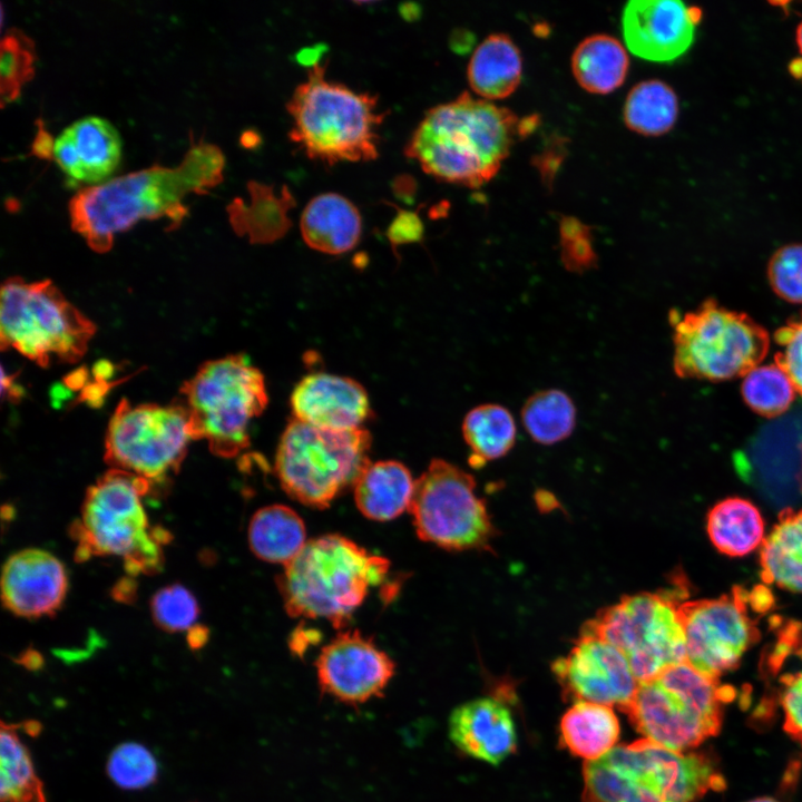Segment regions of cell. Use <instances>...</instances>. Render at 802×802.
Returning <instances> with one entry per match:
<instances>
[{"mask_svg": "<svg viewBox=\"0 0 802 802\" xmlns=\"http://www.w3.org/2000/svg\"><path fill=\"white\" fill-rule=\"evenodd\" d=\"M225 159L215 145L192 143L179 165H155L79 189L69 202L71 227L98 253L115 235L140 219L168 218L177 226L187 215L183 199L205 194L223 180Z\"/></svg>", "mask_w": 802, "mask_h": 802, "instance_id": "cell-1", "label": "cell"}, {"mask_svg": "<svg viewBox=\"0 0 802 802\" xmlns=\"http://www.w3.org/2000/svg\"><path fill=\"white\" fill-rule=\"evenodd\" d=\"M530 126L510 109L463 91L426 113L404 154L439 180L479 187L495 177Z\"/></svg>", "mask_w": 802, "mask_h": 802, "instance_id": "cell-2", "label": "cell"}, {"mask_svg": "<svg viewBox=\"0 0 802 802\" xmlns=\"http://www.w3.org/2000/svg\"><path fill=\"white\" fill-rule=\"evenodd\" d=\"M584 802H697L726 783L712 757L647 739L615 746L583 769Z\"/></svg>", "mask_w": 802, "mask_h": 802, "instance_id": "cell-3", "label": "cell"}, {"mask_svg": "<svg viewBox=\"0 0 802 802\" xmlns=\"http://www.w3.org/2000/svg\"><path fill=\"white\" fill-rule=\"evenodd\" d=\"M389 566L351 539L329 534L307 540L276 583L291 617L323 618L341 629L369 590L384 581Z\"/></svg>", "mask_w": 802, "mask_h": 802, "instance_id": "cell-4", "label": "cell"}, {"mask_svg": "<svg viewBox=\"0 0 802 802\" xmlns=\"http://www.w3.org/2000/svg\"><path fill=\"white\" fill-rule=\"evenodd\" d=\"M327 62L309 70L286 104L291 141L310 159L329 166L379 156V128L387 117L378 97L325 78Z\"/></svg>", "mask_w": 802, "mask_h": 802, "instance_id": "cell-5", "label": "cell"}, {"mask_svg": "<svg viewBox=\"0 0 802 802\" xmlns=\"http://www.w3.org/2000/svg\"><path fill=\"white\" fill-rule=\"evenodd\" d=\"M150 489L148 480L114 468L90 486L71 527L77 559L118 556L131 576L159 571L169 532L149 525L143 497Z\"/></svg>", "mask_w": 802, "mask_h": 802, "instance_id": "cell-6", "label": "cell"}, {"mask_svg": "<svg viewBox=\"0 0 802 802\" xmlns=\"http://www.w3.org/2000/svg\"><path fill=\"white\" fill-rule=\"evenodd\" d=\"M733 696L732 687L683 662L639 682L623 712L644 739L687 752L720 732Z\"/></svg>", "mask_w": 802, "mask_h": 802, "instance_id": "cell-7", "label": "cell"}, {"mask_svg": "<svg viewBox=\"0 0 802 802\" xmlns=\"http://www.w3.org/2000/svg\"><path fill=\"white\" fill-rule=\"evenodd\" d=\"M193 440L215 456L233 458L250 446L248 428L268 402L262 372L245 356L207 361L180 388Z\"/></svg>", "mask_w": 802, "mask_h": 802, "instance_id": "cell-8", "label": "cell"}, {"mask_svg": "<svg viewBox=\"0 0 802 802\" xmlns=\"http://www.w3.org/2000/svg\"><path fill=\"white\" fill-rule=\"evenodd\" d=\"M96 332L95 324L49 280L8 278L1 286V348L13 349L41 366L76 362Z\"/></svg>", "mask_w": 802, "mask_h": 802, "instance_id": "cell-9", "label": "cell"}, {"mask_svg": "<svg viewBox=\"0 0 802 802\" xmlns=\"http://www.w3.org/2000/svg\"><path fill=\"white\" fill-rule=\"evenodd\" d=\"M370 446L365 429H326L293 418L277 446L276 475L288 496L323 509L354 485L370 462Z\"/></svg>", "mask_w": 802, "mask_h": 802, "instance_id": "cell-10", "label": "cell"}, {"mask_svg": "<svg viewBox=\"0 0 802 802\" xmlns=\"http://www.w3.org/2000/svg\"><path fill=\"white\" fill-rule=\"evenodd\" d=\"M675 373L684 379L724 381L746 375L765 358L770 338L747 314L713 299L683 315L672 312Z\"/></svg>", "mask_w": 802, "mask_h": 802, "instance_id": "cell-11", "label": "cell"}, {"mask_svg": "<svg viewBox=\"0 0 802 802\" xmlns=\"http://www.w3.org/2000/svg\"><path fill=\"white\" fill-rule=\"evenodd\" d=\"M682 602L672 590L638 593L604 608L585 627L626 657L638 682L686 661Z\"/></svg>", "mask_w": 802, "mask_h": 802, "instance_id": "cell-12", "label": "cell"}, {"mask_svg": "<svg viewBox=\"0 0 802 802\" xmlns=\"http://www.w3.org/2000/svg\"><path fill=\"white\" fill-rule=\"evenodd\" d=\"M773 604L772 594L762 586L751 590L740 586L717 598L682 602L685 662L713 678L734 669L760 639L759 620Z\"/></svg>", "mask_w": 802, "mask_h": 802, "instance_id": "cell-13", "label": "cell"}, {"mask_svg": "<svg viewBox=\"0 0 802 802\" xmlns=\"http://www.w3.org/2000/svg\"><path fill=\"white\" fill-rule=\"evenodd\" d=\"M409 511L418 537L448 550L489 549L495 535L475 478L442 459L415 480Z\"/></svg>", "mask_w": 802, "mask_h": 802, "instance_id": "cell-14", "label": "cell"}, {"mask_svg": "<svg viewBox=\"0 0 802 802\" xmlns=\"http://www.w3.org/2000/svg\"><path fill=\"white\" fill-rule=\"evenodd\" d=\"M190 440L188 414L179 402L131 405L124 399L107 427L105 460L114 469L160 482L178 471Z\"/></svg>", "mask_w": 802, "mask_h": 802, "instance_id": "cell-15", "label": "cell"}, {"mask_svg": "<svg viewBox=\"0 0 802 802\" xmlns=\"http://www.w3.org/2000/svg\"><path fill=\"white\" fill-rule=\"evenodd\" d=\"M552 673L567 701L617 706L620 711L630 703L639 683L620 651L585 626L568 654L554 662Z\"/></svg>", "mask_w": 802, "mask_h": 802, "instance_id": "cell-16", "label": "cell"}, {"mask_svg": "<svg viewBox=\"0 0 802 802\" xmlns=\"http://www.w3.org/2000/svg\"><path fill=\"white\" fill-rule=\"evenodd\" d=\"M315 667L322 693L353 706L382 696L395 673L393 659L356 629L326 644Z\"/></svg>", "mask_w": 802, "mask_h": 802, "instance_id": "cell-17", "label": "cell"}, {"mask_svg": "<svg viewBox=\"0 0 802 802\" xmlns=\"http://www.w3.org/2000/svg\"><path fill=\"white\" fill-rule=\"evenodd\" d=\"M702 10L679 0H630L622 14L628 50L654 62H668L692 46Z\"/></svg>", "mask_w": 802, "mask_h": 802, "instance_id": "cell-18", "label": "cell"}, {"mask_svg": "<svg viewBox=\"0 0 802 802\" xmlns=\"http://www.w3.org/2000/svg\"><path fill=\"white\" fill-rule=\"evenodd\" d=\"M65 565L52 554L27 548L12 554L1 575V599L13 615L36 619L52 616L68 591Z\"/></svg>", "mask_w": 802, "mask_h": 802, "instance_id": "cell-19", "label": "cell"}, {"mask_svg": "<svg viewBox=\"0 0 802 802\" xmlns=\"http://www.w3.org/2000/svg\"><path fill=\"white\" fill-rule=\"evenodd\" d=\"M290 403L295 419L334 430L362 428L371 414L368 393L359 382L324 372L305 375Z\"/></svg>", "mask_w": 802, "mask_h": 802, "instance_id": "cell-20", "label": "cell"}, {"mask_svg": "<svg viewBox=\"0 0 802 802\" xmlns=\"http://www.w3.org/2000/svg\"><path fill=\"white\" fill-rule=\"evenodd\" d=\"M452 743L463 754L497 765L515 752L517 733L509 708L492 697L457 706L448 723Z\"/></svg>", "mask_w": 802, "mask_h": 802, "instance_id": "cell-21", "label": "cell"}, {"mask_svg": "<svg viewBox=\"0 0 802 802\" xmlns=\"http://www.w3.org/2000/svg\"><path fill=\"white\" fill-rule=\"evenodd\" d=\"M773 639L762 653L761 671L774 685L784 731L802 746V623L773 617Z\"/></svg>", "mask_w": 802, "mask_h": 802, "instance_id": "cell-22", "label": "cell"}, {"mask_svg": "<svg viewBox=\"0 0 802 802\" xmlns=\"http://www.w3.org/2000/svg\"><path fill=\"white\" fill-rule=\"evenodd\" d=\"M300 228L311 248L326 254H342L358 244L362 219L350 199L336 193H324L307 203Z\"/></svg>", "mask_w": 802, "mask_h": 802, "instance_id": "cell-23", "label": "cell"}, {"mask_svg": "<svg viewBox=\"0 0 802 802\" xmlns=\"http://www.w3.org/2000/svg\"><path fill=\"white\" fill-rule=\"evenodd\" d=\"M415 481L401 462H369L353 485L358 509L366 518L387 521L409 510Z\"/></svg>", "mask_w": 802, "mask_h": 802, "instance_id": "cell-24", "label": "cell"}, {"mask_svg": "<svg viewBox=\"0 0 802 802\" xmlns=\"http://www.w3.org/2000/svg\"><path fill=\"white\" fill-rule=\"evenodd\" d=\"M251 200L236 198L227 208L231 224L238 235H247L252 243H271L281 238L291 227L288 211L295 199L283 186L278 194L270 185L248 183Z\"/></svg>", "mask_w": 802, "mask_h": 802, "instance_id": "cell-25", "label": "cell"}, {"mask_svg": "<svg viewBox=\"0 0 802 802\" xmlns=\"http://www.w3.org/2000/svg\"><path fill=\"white\" fill-rule=\"evenodd\" d=\"M764 583L802 593V509L784 508L760 548Z\"/></svg>", "mask_w": 802, "mask_h": 802, "instance_id": "cell-26", "label": "cell"}, {"mask_svg": "<svg viewBox=\"0 0 802 802\" xmlns=\"http://www.w3.org/2000/svg\"><path fill=\"white\" fill-rule=\"evenodd\" d=\"M467 75L471 89L480 97L506 98L521 81L520 51L507 35H490L473 51Z\"/></svg>", "mask_w": 802, "mask_h": 802, "instance_id": "cell-27", "label": "cell"}, {"mask_svg": "<svg viewBox=\"0 0 802 802\" xmlns=\"http://www.w3.org/2000/svg\"><path fill=\"white\" fill-rule=\"evenodd\" d=\"M559 733L573 755L595 761L615 747L620 727L612 706L577 702L563 715Z\"/></svg>", "mask_w": 802, "mask_h": 802, "instance_id": "cell-28", "label": "cell"}, {"mask_svg": "<svg viewBox=\"0 0 802 802\" xmlns=\"http://www.w3.org/2000/svg\"><path fill=\"white\" fill-rule=\"evenodd\" d=\"M306 542L303 520L287 506L263 507L250 521V548L264 561L286 566L301 552Z\"/></svg>", "mask_w": 802, "mask_h": 802, "instance_id": "cell-29", "label": "cell"}, {"mask_svg": "<svg viewBox=\"0 0 802 802\" xmlns=\"http://www.w3.org/2000/svg\"><path fill=\"white\" fill-rule=\"evenodd\" d=\"M629 59L623 45L609 35H593L578 43L571 56V71L588 92L606 95L623 85Z\"/></svg>", "mask_w": 802, "mask_h": 802, "instance_id": "cell-30", "label": "cell"}, {"mask_svg": "<svg viewBox=\"0 0 802 802\" xmlns=\"http://www.w3.org/2000/svg\"><path fill=\"white\" fill-rule=\"evenodd\" d=\"M706 530L713 546L731 557L754 551L761 547L765 537L759 509L751 501L739 497L721 500L710 510Z\"/></svg>", "mask_w": 802, "mask_h": 802, "instance_id": "cell-31", "label": "cell"}, {"mask_svg": "<svg viewBox=\"0 0 802 802\" xmlns=\"http://www.w3.org/2000/svg\"><path fill=\"white\" fill-rule=\"evenodd\" d=\"M516 432L512 414L497 403L475 407L462 422V436L471 450L475 466L507 454L516 442Z\"/></svg>", "mask_w": 802, "mask_h": 802, "instance_id": "cell-32", "label": "cell"}, {"mask_svg": "<svg viewBox=\"0 0 802 802\" xmlns=\"http://www.w3.org/2000/svg\"><path fill=\"white\" fill-rule=\"evenodd\" d=\"M75 141L84 170V182L104 183L121 158V139L106 119L87 116L67 127Z\"/></svg>", "mask_w": 802, "mask_h": 802, "instance_id": "cell-33", "label": "cell"}, {"mask_svg": "<svg viewBox=\"0 0 802 802\" xmlns=\"http://www.w3.org/2000/svg\"><path fill=\"white\" fill-rule=\"evenodd\" d=\"M678 116L675 91L662 80H645L634 86L624 105L625 125L644 136L668 133Z\"/></svg>", "mask_w": 802, "mask_h": 802, "instance_id": "cell-34", "label": "cell"}, {"mask_svg": "<svg viewBox=\"0 0 802 802\" xmlns=\"http://www.w3.org/2000/svg\"><path fill=\"white\" fill-rule=\"evenodd\" d=\"M20 726L1 722L0 801L47 802L43 784L36 774L28 749L18 735Z\"/></svg>", "mask_w": 802, "mask_h": 802, "instance_id": "cell-35", "label": "cell"}, {"mask_svg": "<svg viewBox=\"0 0 802 802\" xmlns=\"http://www.w3.org/2000/svg\"><path fill=\"white\" fill-rule=\"evenodd\" d=\"M521 422L537 443L554 444L573 433L576 427V407L571 398L561 390H541L525 401Z\"/></svg>", "mask_w": 802, "mask_h": 802, "instance_id": "cell-36", "label": "cell"}, {"mask_svg": "<svg viewBox=\"0 0 802 802\" xmlns=\"http://www.w3.org/2000/svg\"><path fill=\"white\" fill-rule=\"evenodd\" d=\"M741 391L746 404L766 418L784 413L795 394L790 379L775 363L751 370L744 375Z\"/></svg>", "mask_w": 802, "mask_h": 802, "instance_id": "cell-37", "label": "cell"}, {"mask_svg": "<svg viewBox=\"0 0 802 802\" xmlns=\"http://www.w3.org/2000/svg\"><path fill=\"white\" fill-rule=\"evenodd\" d=\"M106 771L124 790H141L157 781L158 764L153 753L137 742H124L109 754Z\"/></svg>", "mask_w": 802, "mask_h": 802, "instance_id": "cell-38", "label": "cell"}, {"mask_svg": "<svg viewBox=\"0 0 802 802\" xmlns=\"http://www.w3.org/2000/svg\"><path fill=\"white\" fill-rule=\"evenodd\" d=\"M154 623L164 632L190 630L199 616V606L194 594L180 584L158 589L150 599Z\"/></svg>", "mask_w": 802, "mask_h": 802, "instance_id": "cell-39", "label": "cell"}, {"mask_svg": "<svg viewBox=\"0 0 802 802\" xmlns=\"http://www.w3.org/2000/svg\"><path fill=\"white\" fill-rule=\"evenodd\" d=\"M35 49L32 41L20 31L12 30L1 42V99L2 105L13 101L21 87L33 75Z\"/></svg>", "mask_w": 802, "mask_h": 802, "instance_id": "cell-40", "label": "cell"}, {"mask_svg": "<svg viewBox=\"0 0 802 802\" xmlns=\"http://www.w3.org/2000/svg\"><path fill=\"white\" fill-rule=\"evenodd\" d=\"M767 278L780 297L802 303V244L780 247L767 264Z\"/></svg>", "mask_w": 802, "mask_h": 802, "instance_id": "cell-41", "label": "cell"}, {"mask_svg": "<svg viewBox=\"0 0 802 802\" xmlns=\"http://www.w3.org/2000/svg\"><path fill=\"white\" fill-rule=\"evenodd\" d=\"M561 258L565 266L583 272L596 262L589 227L575 217H564L559 225Z\"/></svg>", "mask_w": 802, "mask_h": 802, "instance_id": "cell-42", "label": "cell"}, {"mask_svg": "<svg viewBox=\"0 0 802 802\" xmlns=\"http://www.w3.org/2000/svg\"><path fill=\"white\" fill-rule=\"evenodd\" d=\"M774 340L780 346L774 362L788 375L795 392L802 395V313L780 327Z\"/></svg>", "mask_w": 802, "mask_h": 802, "instance_id": "cell-43", "label": "cell"}, {"mask_svg": "<svg viewBox=\"0 0 802 802\" xmlns=\"http://www.w3.org/2000/svg\"><path fill=\"white\" fill-rule=\"evenodd\" d=\"M52 158L72 179L84 182V170L72 136L68 128L53 141Z\"/></svg>", "mask_w": 802, "mask_h": 802, "instance_id": "cell-44", "label": "cell"}, {"mask_svg": "<svg viewBox=\"0 0 802 802\" xmlns=\"http://www.w3.org/2000/svg\"><path fill=\"white\" fill-rule=\"evenodd\" d=\"M423 227L415 213L399 211L388 229V236L394 244L414 242L421 238Z\"/></svg>", "mask_w": 802, "mask_h": 802, "instance_id": "cell-45", "label": "cell"}, {"mask_svg": "<svg viewBox=\"0 0 802 802\" xmlns=\"http://www.w3.org/2000/svg\"><path fill=\"white\" fill-rule=\"evenodd\" d=\"M188 632V645L190 648L198 649L206 643L208 632L205 627L196 625Z\"/></svg>", "mask_w": 802, "mask_h": 802, "instance_id": "cell-46", "label": "cell"}, {"mask_svg": "<svg viewBox=\"0 0 802 802\" xmlns=\"http://www.w3.org/2000/svg\"><path fill=\"white\" fill-rule=\"evenodd\" d=\"M19 663L29 669H38L42 666V658L36 652H27L20 657Z\"/></svg>", "mask_w": 802, "mask_h": 802, "instance_id": "cell-47", "label": "cell"}, {"mask_svg": "<svg viewBox=\"0 0 802 802\" xmlns=\"http://www.w3.org/2000/svg\"><path fill=\"white\" fill-rule=\"evenodd\" d=\"M320 53H321L320 49H314V48L304 49L299 53V60L301 61V63L309 65L312 68L315 65L320 63L319 62Z\"/></svg>", "mask_w": 802, "mask_h": 802, "instance_id": "cell-48", "label": "cell"}, {"mask_svg": "<svg viewBox=\"0 0 802 802\" xmlns=\"http://www.w3.org/2000/svg\"><path fill=\"white\" fill-rule=\"evenodd\" d=\"M22 726H23L25 731L29 735H32V736L38 735L41 731V725L37 721H27V722L22 723Z\"/></svg>", "mask_w": 802, "mask_h": 802, "instance_id": "cell-49", "label": "cell"}, {"mask_svg": "<svg viewBox=\"0 0 802 802\" xmlns=\"http://www.w3.org/2000/svg\"><path fill=\"white\" fill-rule=\"evenodd\" d=\"M795 39H796V45H798L799 51L802 55V21L798 26Z\"/></svg>", "mask_w": 802, "mask_h": 802, "instance_id": "cell-50", "label": "cell"}, {"mask_svg": "<svg viewBox=\"0 0 802 802\" xmlns=\"http://www.w3.org/2000/svg\"><path fill=\"white\" fill-rule=\"evenodd\" d=\"M749 802H779V801H776L775 799L769 798V796H761V798L753 799Z\"/></svg>", "mask_w": 802, "mask_h": 802, "instance_id": "cell-51", "label": "cell"}]
</instances>
